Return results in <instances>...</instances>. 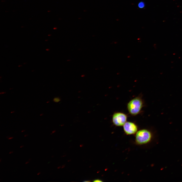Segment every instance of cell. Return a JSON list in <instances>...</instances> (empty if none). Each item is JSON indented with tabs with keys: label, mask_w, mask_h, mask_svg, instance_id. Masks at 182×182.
Here are the masks:
<instances>
[{
	"label": "cell",
	"mask_w": 182,
	"mask_h": 182,
	"mask_svg": "<svg viewBox=\"0 0 182 182\" xmlns=\"http://www.w3.org/2000/svg\"><path fill=\"white\" fill-rule=\"evenodd\" d=\"M143 105V101L141 97H136L131 100L128 103L127 110L131 115L135 116L140 112Z\"/></svg>",
	"instance_id": "1"
},
{
	"label": "cell",
	"mask_w": 182,
	"mask_h": 182,
	"mask_svg": "<svg viewBox=\"0 0 182 182\" xmlns=\"http://www.w3.org/2000/svg\"><path fill=\"white\" fill-rule=\"evenodd\" d=\"M152 136L151 133L149 130L146 129H141L136 132L135 141L139 144H146L150 141Z\"/></svg>",
	"instance_id": "2"
},
{
	"label": "cell",
	"mask_w": 182,
	"mask_h": 182,
	"mask_svg": "<svg viewBox=\"0 0 182 182\" xmlns=\"http://www.w3.org/2000/svg\"><path fill=\"white\" fill-rule=\"evenodd\" d=\"M127 115L124 113L120 112L114 113L112 117L113 124L118 126H123L127 122Z\"/></svg>",
	"instance_id": "3"
},
{
	"label": "cell",
	"mask_w": 182,
	"mask_h": 182,
	"mask_svg": "<svg viewBox=\"0 0 182 182\" xmlns=\"http://www.w3.org/2000/svg\"><path fill=\"white\" fill-rule=\"evenodd\" d=\"M123 127L125 133L128 135L135 134L137 132L138 129L136 125L131 122H126L123 125Z\"/></svg>",
	"instance_id": "4"
},
{
	"label": "cell",
	"mask_w": 182,
	"mask_h": 182,
	"mask_svg": "<svg viewBox=\"0 0 182 182\" xmlns=\"http://www.w3.org/2000/svg\"><path fill=\"white\" fill-rule=\"evenodd\" d=\"M145 4L144 3L142 2H140L138 4V7L140 8H142L144 7Z\"/></svg>",
	"instance_id": "5"
},
{
	"label": "cell",
	"mask_w": 182,
	"mask_h": 182,
	"mask_svg": "<svg viewBox=\"0 0 182 182\" xmlns=\"http://www.w3.org/2000/svg\"><path fill=\"white\" fill-rule=\"evenodd\" d=\"M60 99L58 97L55 98L53 99V101L55 102H58L60 101Z\"/></svg>",
	"instance_id": "6"
},
{
	"label": "cell",
	"mask_w": 182,
	"mask_h": 182,
	"mask_svg": "<svg viewBox=\"0 0 182 182\" xmlns=\"http://www.w3.org/2000/svg\"><path fill=\"white\" fill-rule=\"evenodd\" d=\"M94 182H102L103 181H102L101 180L99 179H95L93 181Z\"/></svg>",
	"instance_id": "7"
},
{
	"label": "cell",
	"mask_w": 182,
	"mask_h": 182,
	"mask_svg": "<svg viewBox=\"0 0 182 182\" xmlns=\"http://www.w3.org/2000/svg\"><path fill=\"white\" fill-rule=\"evenodd\" d=\"M13 138V137H9L8 139V140H11Z\"/></svg>",
	"instance_id": "8"
},
{
	"label": "cell",
	"mask_w": 182,
	"mask_h": 182,
	"mask_svg": "<svg viewBox=\"0 0 182 182\" xmlns=\"http://www.w3.org/2000/svg\"><path fill=\"white\" fill-rule=\"evenodd\" d=\"M13 152V151H11L9 152V154H11V153H12Z\"/></svg>",
	"instance_id": "9"
},
{
	"label": "cell",
	"mask_w": 182,
	"mask_h": 182,
	"mask_svg": "<svg viewBox=\"0 0 182 182\" xmlns=\"http://www.w3.org/2000/svg\"><path fill=\"white\" fill-rule=\"evenodd\" d=\"M41 174V172H39L38 173H37V175H39V174Z\"/></svg>",
	"instance_id": "10"
},
{
	"label": "cell",
	"mask_w": 182,
	"mask_h": 182,
	"mask_svg": "<svg viewBox=\"0 0 182 182\" xmlns=\"http://www.w3.org/2000/svg\"><path fill=\"white\" fill-rule=\"evenodd\" d=\"M29 163V161H27V162H26L25 163V164H28V163Z\"/></svg>",
	"instance_id": "11"
},
{
	"label": "cell",
	"mask_w": 182,
	"mask_h": 182,
	"mask_svg": "<svg viewBox=\"0 0 182 182\" xmlns=\"http://www.w3.org/2000/svg\"><path fill=\"white\" fill-rule=\"evenodd\" d=\"M24 147V146L23 145H21V146H20V148H21L23 147Z\"/></svg>",
	"instance_id": "12"
},
{
	"label": "cell",
	"mask_w": 182,
	"mask_h": 182,
	"mask_svg": "<svg viewBox=\"0 0 182 182\" xmlns=\"http://www.w3.org/2000/svg\"><path fill=\"white\" fill-rule=\"evenodd\" d=\"M28 136V135L27 134H25V135H24V136L25 137H26L27 136Z\"/></svg>",
	"instance_id": "13"
},
{
	"label": "cell",
	"mask_w": 182,
	"mask_h": 182,
	"mask_svg": "<svg viewBox=\"0 0 182 182\" xmlns=\"http://www.w3.org/2000/svg\"><path fill=\"white\" fill-rule=\"evenodd\" d=\"M25 131V130H22L21 131V132H24Z\"/></svg>",
	"instance_id": "14"
},
{
	"label": "cell",
	"mask_w": 182,
	"mask_h": 182,
	"mask_svg": "<svg viewBox=\"0 0 182 182\" xmlns=\"http://www.w3.org/2000/svg\"><path fill=\"white\" fill-rule=\"evenodd\" d=\"M84 181V182H89V181Z\"/></svg>",
	"instance_id": "15"
},
{
	"label": "cell",
	"mask_w": 182,
	"mask_h": 182,
	"mask_svg": "<svg viewBox=\"0 0 182 182\" xmlns=\"http://www.w3.org/2000/svg\"><path fill=\"white\" fill-rule=\"evenodd\" d=\"M31 160V158H30L28 160L29 161Z\"/></svg>",
	"instance_id": "16"
},
{
	"label": "cell",
	"mask_w": 182,
	"mask_h": 182,
	"mask_svg": "<svg viewBox=\"0 0 182 182\" xmlns=\"http://www.w3.org/2000/svg\"><path fill=\"white\" fill-rule=\"evenodd\" d=\"M1 159H0V162H1Z\"/></svg>",
	"instance_id": "17"
}]
</instances>
